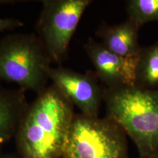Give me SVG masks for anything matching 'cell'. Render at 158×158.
I'll return each mask as SVG.
<instances>
[{
    "mask_svg": "<svg viewBox=\"0 0 158 158\" xmlns=\"http://www.w3.org/2000/svg\"><path fill=\"white\" fill-rule=\"evenodd\" d=\"M135 85L147 89H158V44L142 48L135 69Z\"/></svg>",
    "mask_w": 158,
    "mask_h": 158,
    "instance_id": "obj_10",
    "label": "cell"
},
{
    "mask_svg": "<svg viewBox=\"0 0 158 158\" xmlns=\"http://www.w3.org/2000/svg\"><path fill=\"white\" fill-rule=\"evenodd\" d=\"M126 8L128 19L139 27L146 23L158 21V0H129Z\"/></svg>",
    "mask_w": 158,
    "mask_h": 158,
    "instance_id": "obj_11",
    "label": "cell"
},
{
    "mask_svg": "<svg viewBox=\"0 0 158 158\" xmlns=\"http://www.w3.org/2000/svg\"><path fill=\"white\" fill-rule=\"evenodd\" d=\"M84 49L96 69V76L106 88L135 85L138 56H120L92 38L84 44Z\"/></svg>",
    "mask_w": 158,
    "mask_h": 158,
    "instance_id": "obj_7",
    "label": "cell"
},
{
    "mask_svg": "<svg viewBox=\"0 0 158 158\" xmlns=\"http://www.w3.org/2000/svg\"><path fill=\"white\" fill-rule=\"evenodd\" d=\"M49 79L67 97L81 114L98 117L103 101L104 89L91 73L81 74L59 66L47 69Z\"/></svg>",
    "mask_w": 158,
    "mask_h": 158,
    "instance_id": "obj_6",
    "label": "cell"
},
{
    "mask_svg": "<svg viewBox=\"0 0 158 158\" xmlns=\"http://www.w3.org/2000/svg\"><path fill=\"white\" fill-rule=\"evenodd\" d=\"M106 117L134 143L139 158H158V89L104 88Z\"/></svg>",
    "mask_w": 158,
    "mask_h": 158,
    "instance_id": "obj_2",
    "label": "cell"
},
{
    "mask_svg": "<svg viewBox=\"0 0 158 158\" xmlns=\"http://www.w3.org/2000/svg\"><path fill=\"white\" fill-rule=\"evenodd\" d=\"M74 106L55 85L29 103L15 136L23 158H61L74 113Z\"/></svg>",
    "mask_w": 158,
    "mask_h": 158,
    "instance_id": "obj_1",
    "label": "cell"
},
{
    "mask_svg": "<svg viewBox=\"0 0 158 158\" xmlns=\"http://www.w3.org/2000/svg\"><path fill=\"white\" fill-rule=\"evenodd\" d=\"M4 143H5L4 142H3L1 141L0 140V156L2 155V153H1V152H2V147H3Z\"/></svg>",
    "mask_w": 158,
    "mask_h": 158,
    "instance_id": "obj_14",
    "label": "cell"
},
{
    "mask_svg": "<svg viewBox=\"0 0 158 158\" xmlns=\"http://www.w3.org/2000/svg\"><path fill=\"white\" fill-rule=\"evenodd\" d=\"M62 158H128L127 135L107 118L74 114Z\"/></svg>",
    "mask_w": 158,
    "mask_h": 158,
    "instance_id": "obj_4",
    "label": "cell"
},
{
    "mask_svg": "<svg viewBox=\"0 0 158 158\" xmlns=\"http://www.w3.org/2000/svg\"><path fill=\"white\" fill-rule=\"evenodd\" d=\"M0 158H23L21 155H15L12 154H2L0 156Z\"/></svg>",
    "mask_w": 158,
    "mask_h": 158,
    "instance_id": "obj_13",
    "label": "cell"
},
{
    "mask_svg": "<svg viewBox=\"0 0 158 158\" xmlns=\"http://www.w3.org/2000/svg\"><path fill=\"white\" fill-rule=\"evenodd\" d=\"M91 0H44L36 25L37 36L51 63L60 66L80 20Z\"/></svg>",
    "mask_w": 158,
    "mask_h": 158,
    "instance_id": "obj_5",
    "label": "cell"
},
{
    "mask_svg": "<svg viewBox=\"0 0 158 158\" xmlns=\"http://www.w3.org/2000/svg\"><path fill=\"white\" fill-rule=\"evenodd\" d=\"M23 23L17 19L0 18V32L23 27Z\"/></svg>",
    "mask_w": 158,
    "mask_h": 158,
    "instance_id": "obj_12",
    "label": "cell"
},
{
    "mask_svg": "<svg viewBox=\"0 0 158 158\" xmlns=\"http://www.w3.org/2000/svg\"><path fill=\"white\" fill-rule=\"evenodd\" d=\"M139 29L135 22L128 19L124 23L115 25L103 23L96 35L108 50L120 56L132 57L138 56L141 50L138 43Z\"/></svg>",
    "mask_w": 158,
    "mask_h": 158,
    "instance_id": "obj_8",
    "label": "cell"
},
{
    "mask_svg": "<svg viewBox=\"0 0 158 158\" xmlns=\"http://www.w3.org/2000/svg\"><path fill=\"white\" fill-rule=\"evenodd\" d=\"M29 103L25 90L9 89L0 85V140L6 142L15 138Z\"/></svg>",
    "mask_w": 158,
    "mask_h": 158,
    "instance_id": "obj_9",
    "label": "cell"
},
{
    "mask_svg": "<svg viewBox=\"0 0 158 158\" xmlns=\"http://www.w3.org/2000/svg\"><path fill=\"white\" fill-rule=\"evenodd\" d=\"M51 64L36 34L16 33L0 39V80L38 94L47 87Z\"/></svg>",
    "mask_w": 158,
    "mask_h": 158,
    "instance_id": "obj_3",
    "label": "cell"
}]
</instances>
